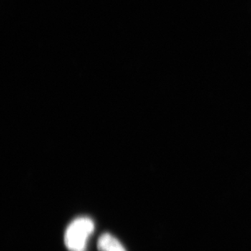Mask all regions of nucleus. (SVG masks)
Returning <instances> with one entry per match:
<instances>
[{
  "mask_svg": "<svg viewBox=\"0 0 251 251\" xmlns=\"http://www.w3.org/2000/svg\"><path fill=\"white\" fill-rule=\"evenodd\" d=\"M97 247L100 251H126L120 242L108 233L99 238Z\"/></svg>",
  "mask_w": 251,
  "mask_h": 251,
  "instance_id": "f03ea898",
  "label": "nucleus"
},
{
  "mask_svg": "<svg viewBox=\"0 0 251 251\" xmlns=\"http://www.w3.org/2000/svg\"><path fill=\"white\" fill-rule=\"evenodd\" d=\"M93 221L87 217L78 218L69 225L66 232L64 242L69 250L82 251L86 242L93 232Z\"/></svg>",
  "mask_w": 251,
  "mask_h": 251,
  "instance_id": "f257e3e1",
  "label": "nucleus"
}]
</instances>
